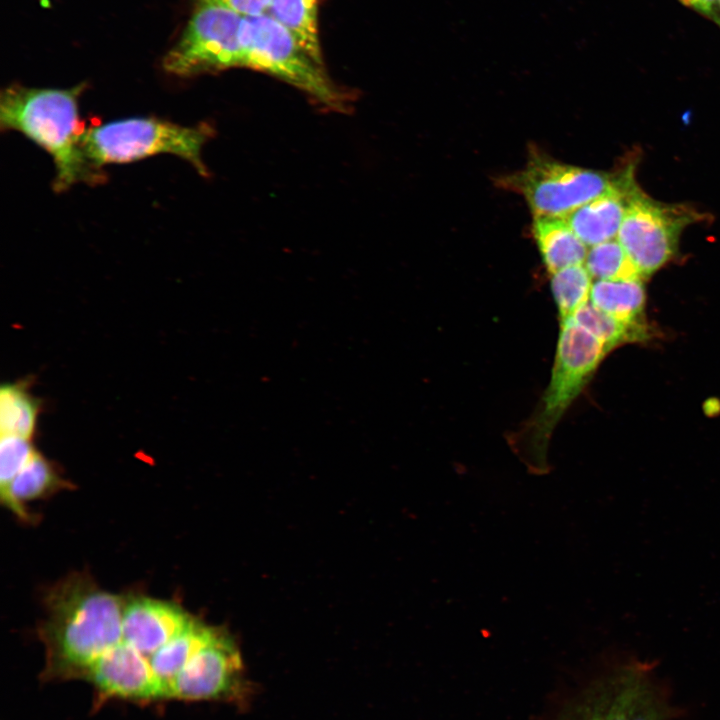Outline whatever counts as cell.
<instances>
[{
  "label": "cell",
  "mask_w": 720,
  "mask_h": 720,
  "mask_svg": "<svg viewBox=\"0 0 720 720\" xmlns=\"http://www.w3.org/2000/svg\"><path fill=\"white\" fill-rule=\"evenodd\" d=\"M124 603L84 575L69 576L50 590L40 628L47 678L83 680L90 666L122 641Z\"/></svg>",
  "instance_id": "6da1fadb"
},
{
  "label": "cell",
  "mask_w": 720,
  "mask_h": 720,
  "mask_svg": "<svg viewBox=\"0 0 720 720\" xmlns=\"http://www.w3.org/2000/svg\"><path fill=\"white\" fill-rule=\"evenodd\" d=\"M86 86L80 83L70 89H43L13 84L1 92V128L23 133L51 155L56 192L80 182L98 184L105 178L82 146L86 129L78 101Z\"/></svg>",
  "instance_id": "7a4b0ae2"
},
{
  "label": "cell",
  "mask_w": 720,
  "mask_h": 720,
  "mask_svg": "<svg viewBox=\"0 0 720 720\" xmlns=\"http://www.w3.org/2000/svg\"><path fill=\"white\" fill-rule=\"evenodd\" d=\"M607 353L605 345L572 318L560 322L550 382L534 413L509 440L531 470H545L555 427Z\"/></svg>",
  "instance_id": "3957f363"
},
{
  "label": "cell",
  "mask_w": 720,
  "mask_h": 720,
  "mask_svg": "<svg viewBox=\"0 0 720 720\" xmlns=\"http://www.w3.org/2000/svg\"><path fill=\"white\" fill-rule=\"evenodd\" d=\"M240 44L241 67L274 76L327 109L343 112L349 107L350 95L329 77L323 61L270 14L243 17Z\"/></svg>",
  "instance_id": "277c9868"
},
{
  "label": "cell",
  "mask_w": 720,
  "mask_h": 720,
  "mask_svg": "<svg viewBox=\"0 0 720 720\" xmlns=\"http://www.w3.org/2000/svg\"><path fill=\"white\" fill-rule=\"evenodd\" d=\"M213 135L212 128L205 123L186 127L159 118L136 117L87 129L82 146L87 158L99 169L106 164L167 153L183 158L200 175L207 176L201 153Z\"/></svg>",
  "instance_id": "5b68a950"
},
{
  "label": "cell",
  "mask_w": 720,
  "mask_h": 720,
  "mask_svg": "<svg viewBox=\"0 0 720 720\" xmlns=\"http://www.w3.org/2000/svg\"><path fill=\"white\" fill-rule=\"evenodd\" d=\"M242 18L219 0H193L181 37L163 59L164 70L192 77L241 67Z\"/></svg>",
  "instance_id": "8992f818"
},
{
  "label": "cell",
  "mask_w": 720,
  "mask_h": 720,
  "mask_svg": "<svg viewBox=\"0 0 720 720\" xmlns=\"http://www.w3.org/2000/svg\"><path fill=\"white\" fill-rule=\"evenodd\" d=\"M701 217L686 205L651 199L637 186L630 196L617 240L643 280L675 256L681 233Z\"/></svg>",
  "instance_id": "52a82bcc"
},
{
  "label": "cell",
  "mask_w": 720,
  "mask_h": 720,
  "mask_svg": "<svg viewBox=\"0 0 720 720\" xmlns=\"http://www.w3.org/2000/svg\"><path fill=\"white\" fill-rule=\"evenodd\" d=\"M622 175L623 172L611 175L536 157L510 177L508 184L525 197L535 218H564L617 187Z\"/></svg>",
  "instance_id": "ba28073f"
},
{
  "label": "cell",
  "mask_w": 720,
  "mask_h": 720,
  "mask_svg": "<svg viewBox=\"0 0 720 720\" xmlns=\"http://www.w3.org/2000/svg\"><path fill=\"white\" fill-rule=\"evenodd\" d=\"M240 651L230 634L214 627L177 676L171 699L237 701L247 696Z\"/></svg>",
  "instance_id": "9c48e42d"
},
{
  "label": "cell",
  "mask_w": 720,
  "mask_h": 720,
  "mask_svg": "<svg viewBox=\"0 0 720 720\" xmlns=\"http://www.w3.org/2000/svg\"><path fill=\"white\" fill-rule=\"evenodd\" d=\"M561 720H666V712L647 670L632 663L590 689Z\"/></svg>",
  "instance_id": "30bf717a"
},
{
  "label": "cell",
  "mask_w": 720,
  "mask_h": 720,
  "mask_svg": "<svg viewBox=\"0 0 720 720\" xmlns=\"http://www.w3.org/2000/svg\"><path fill=\"white\" fill-rule=\"evenodd\" d=\"M83 680L90 682L102 697L159 700L148 660L123 641L100 656Z\"/></svg>",
  "instance_id": "8fae6325"
},
{
  "label": "cell",
  "mask_w": 720,
  "mask_h": 720,
  "mask_svg": "<svg viewBox=\"0 0 720 720\" xmlns=\"http://www.w3.org/2000/svg\"><path fill=\"white\" fill-rule=\"evenodd\" d=\"M192 619L193 616L174 602L144 596L133 597L124 603L122 641L149 662Z\"/></svg>",
  "instance_id": "7c38bea8"
},
{
  "label": "cell",
  "mask_w": 720,
  "mask_h": 720,
  "mask_svg": "<svg viewBox=\"0 0 720 720\" xmlns=\"http://www.w3.org/2000/svg\"><path fill=\"white\" fill-rule=\"evenodd\" d=\"M633 170V165L626 167L617 187L564 217L586 246L592 247L617 238L630 196L638 186Z\"/></svg>",
  "instance_id": "4fadbf2b"
},
{
  "label": "cell",
  "mask_w": 720,
  "mask_h": 720,
  "mask_svg": "<svg viewBox=\"0 0 720 720\" xmlns=\"http://www.w3.org/2000/svg\"><path fill=\"white\" fill-rule=\"evenodd\" d=\"M214 627L202 623L193 617L190 623L162 648L149 661L159 700L171 699L172 687L196 651L207 641Z\"/></svg>",
  "instance_id": "5bb4252c"
},
{
  "label": "cell",
  "mask_w": 720,
  "mask_h": 720,
  "mask_svg": "<svg viewBox=\"0 0 720 720\" xmlns=\"http://www.w3.org/2000/svg\"><path fill=\"white\" fill-rule=\"evenodd\" d=\"M533 233L549 273L553 274L585 262L588 246L581 241L564 218H535Z\"/></svg>",
  "instance_id": "9a60e30c"
},
{
  "label": "cell",
  "mask_w": 720,
  "mask_h": 720,
  "mask_svg": "<svg viewBox=\"0 0 720 720\" xmlns=\"http://www.w3.org/2000/svg\"><path fill=\"white\" fill-rule=\"evenodd\" d=\"M63 486L64 482L54 465L36 451L14 479L4 489H0L1 499L12 512L26 520L29 513L24 503L46 496Z\"/></svg>",
  "instance_id": "2e32d148"
},
{
  "label": "cell",
  "mask_w": 720,
  "mask_h": 720,
  "mask_svg": "<svg viewBox=\"0 0 720 720\" xmlns=\"http://www.w3.org/2000/svg\"><path fill=\"white\" fill-rule=\"evenodd\" d=\"M572 319L599 339L609 352L619 345L644 342L653 336L645 318L619 319L598 309L590 301L580 307Z\"/></svg>",
  "instance_id": "e0dca14e"
},
{
  "label": "cell",
  "mask_w": 720,
  "mask_h": 720,
  "mask_svg": "<svg viewBox=\"0 0 720 720\" xmlns=\"http://www.w3.org/2000/svg\"><path fill=\"white\" fill-rule=\"evenodd\" d=\"M589 301L598 309L623 320L644 318L646 301L642 279L595 280Z\"/></svg>",
  "instance_id": "ac0fdd59"
},
{
  "label": "cell",
  "mask_w": 720,
  "mask_h": 720,
  "mask_svg": "<svg viewBox=\"0 0 720 720\" xmlns=\"http://www.w3.org/2000/svg\"><path fill=\"white\" fill-rule=\"evenodd\" d=\"M40 412V400L25 381L6 383L0 389L1 434L31 439Z\"/></svg>",
  "instance_id": "d6986e66"
},
{
  "label": "cell",
  "mask_w": 720,
  "mask_h": 720,
  "mask_svg": "<svg viewBox=\"0 0 720 720\" xmlns=\"http://www.w3.org/2000/svg\"><path fill=\"white\" fill-rule=\"evenodd\" d=\"M267 13L285 26L313 57L323 61L318 0H271Z\"/></svg>",
  "instance_id": "ffe728a7"
},
{
  "label": "cell",
  "mask_w": 720,
  "mask_h": 720,
  "mask_svg": "<svg viewBox=\"0 0 720 720\" xmlns=\"http://www.w3.org/2000/svg\"><path fill=\"white\" fill-rule=\"evenodd\" d=\"M551 275V290L562 322L572 318L589 301L592 277L583 264L564 268Z\"/></svg>",
  "instance_id": "44dd1931"
},
{
  "label": "cell",
  "mask_w": 720,
  "mask_h": 720,
  "mask_svg": "<svg viewBox=\"0 0 720 720\" xmlns=\"http://www.w3.org/2000/svg\"><path fill=\"white\" fill-rule=\"evenodd\" d=\"M584 266L595 280L641 279L617 238L590 247Z\"/></svg>",
  "instance_id": "7402d4cb"
},
{
  "label": "cell",
  "mask_w": 720,
  "mask_h": 720,
  "mask_svg": "<svg viewBox=\"0 0 720 720\" xmlns=\"http://www.w3.org/2000/svg\"><path fill=\"white\" fill-rule=\"evenodd\" d=\"M36 453L31 439L1 434L0 488L4 489Z\"/></svg>",
  "instance_id": "603a6c76"
},
{
  "label": "cell",
  "mask_w": 720,
  "mask_h": 720,
  "mask_svg": "<svg viewBox=\"0 0 720 720\" xmlns=\"http://www.w3.org/2000/svg\"><path fill=\"white\" fill-rule=\"evenodd\" d=\"M242 17L257 16L268 12L271 0H219Z\"/></svg>",
  "instance_id": "cb8c5ba5"
},
{
  "label": "cell",
  "mask_w": 720,
  "mask_h": 720,
  "mask_svg": "<svg viewBox=\"0 0 720 720\" xmlns=\"http://www.w3.org/2000/svg\"><path fill=\"white\" fill-rule=\"evenodd\" d=\"M686 7L707 18L720 28L719 0H679Z\"/></svg>",
  "instance_id": "d4e9b609"
},
{
  "label": "cell",
  "mask_w": 720,
  "mask_h": 720,
  "mask_svg": "<svg viewBox=\"0 0 720 720\" xmlns=\"http://www.w3.org/2000/svg\"><path fill=\"white\" fill-rule=\"evenodd\" d=\"M719 4H720V0H719Z\"/></svg>",
  "instance_id": "484cf974"
}]
</instances>
